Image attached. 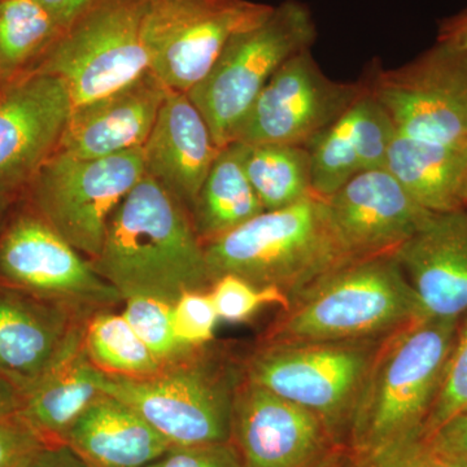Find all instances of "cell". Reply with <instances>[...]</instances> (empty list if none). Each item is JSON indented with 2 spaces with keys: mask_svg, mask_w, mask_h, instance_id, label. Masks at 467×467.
Segmentation results:
<instances>
[{
  "mask_svg": "<svg viewBox=\"0 0 467 467\" xmlns=\"http://www.w3.org/2000/svg\"><path fill=\"white\" fill-rule=\"evenodd\" d=\"M432 450L454 465L467 466V410L425 438Z\"/></svg>",
  "mask_w": 467,
  "mask_h": 467,
  "instance_id": "36",
  "label": "cell"
},
{
  "mask_svg": "<svg viewBox=\"0 0 467 467\" xmlns=\"http://www.w3.org/2000/svg\"><path fill=\"white\" fill-rule=\"evenodd\" d=\"M422 318L467 315V208L434 213L395 252Z\"/></svg>",
  "mask_w": 467,
  "mask_h": 467,
  "instance_id": "18",
  "label": "cell"
},
{
  "mask_svg": "<svg viewBox=\"0 0 467 467\" xmlns=\"http://www.w3.org/2000/svg\"><path fill=\"white\" fill-rule=\"evenodd\" d=\"M88 319L0 284V374L20 395L81 348Z\"/></svg>",
  "mask_w": 467,
  "mask_h": 467,
  "instance_id": "16",
  "label": "cell"
},
{
  "mask_svg": "<svg viewBox=\"0 0 467 467\" xmlns=\"http://www.w3.org/2000/svg\"><path fill=\"white\" fill-rule=\"evenodd\" d=\"M150 3L155 2V0H149Z\"/></svg>",
  "mask_w": 467,
  "mask_h": 467,
  "instance_id": "43",
  "label": "cell"
},
{
  "mask_svg": "<svg viewBox=\"0 0 467 467\" xmlns=\"http://www.w3.org/2000/svg\"><path fill=\"white\" fill-rule=\"evenodd\" d=\"M395 135L389 113L365 88L333 124L306 146L313 193L328 198L356 175L386 167Z\"/></svg>",
  "mask_w": 467,
  "mask_h": 467,
  "instance_id": "21",
  "label": "cell"
},
{
  "mask_svg": "<svg viewBox=\"0 0 467 467\" xmlns=\"http://www.w3.org/2000/svg\"><path fill=\"white\" fill-rule=\"evenodd\" d=\"M45 445L17 414L0 420V467H26Z\"/></svg>",
  "mask_w": 467,
  "mask_h": 467,
  "instance_id": "35",
  "label": "cell"
},
{
  "mask_svg": "<svg viewBox=\"0 0 467 467\" xmlns=\"http://www.w3.org/2000/svg\"><path fill=\"white\" fill-rule=\"evenodd\" d=\"M26 467H90L67 444L45 445Z\"/></svg>",
  "mask_w": 467,
  "mask_h": 467,
  "instance_id": "37",
  "label": "cell"
},
{
  "mask_svg": "<svg viewBox=\"0 0 467 467\" xmlns=\"http://www.w3.org/2000/svg\"><path fill=\"white\" fill-rule=\"evenodd\" d=\"M362 79L396 134L427 142L467 140V50L436 41L404 66H373Z\"/></svg>",
  "mask_w": 467,
  "mask_h": 467,
  "instance_id": "12",
  "label": "cell"
},
{
  "mask_svg": "<svg viewBox=\"0 0 467 467\" xmlns=\"http://www.w3.org/2000/svg\"><path fill=\"white\" fill-rule=\"evenodd\" d=\"M84 348L92 364L107 376L146 378L165 368L122 313L117 315L113 309L100 310L88 319Z\"/></svg>",
  "mask_w": 467,
  "mask_h": 467,
  "instance_id": "28",
  "label": "cell"
},
{
  "mask_svg": "<svg viewBox=\"0 0 467 467\" xmlns=\"http://www.w3.org/2000/svg\"><path fill=\"white\" fill-rule=\"evenodd\" d=\"M384 168L431 213L467 208V140L427 142L396 134Z\"/></svg>",
  "mask_w": 467,
  "mask_h": 467,
  "instance_id": "23",
  "label": "cell"
},
{
  "mask_svg": "<svg viewBox=\"0 0 467 467\" xmlns=\"http://www.w3.org/2000/svg\"><path fill=\"white\" fill-rule=\"evenodd\" d=\"M365 88L364 79H331L319 67L312 48L301 51L288 58L267 82L234 142L306 146Z\"/></svg>",
  "mask_w": 467,
  "mask_h": 467,
  "instance_id": "13",
  "label": "cell"
},
{
  "mask_svg": "<svg viewBox=\"0 0 467 467\" xmlns=\"http://www.w3.org/2000/svg\"><path fill=\"white\" fill-rule=\"evenodd\" d=\"M303 467H358V460L346 445H337L324 456Z\"/></svg>",
  "mask_w": 467,
  "mask_h": 467,
  "instance_id": "40",
  "label": "cell"
},
{
  "mask_svg": "<svg viewBox=\"0 0 467 467\" xmlns=\"http://www.w3.org/2000/svg\"><path fill=\"white\" fill-rule=\"evenodd\" d=\"M106 374L92 364L82 343L70 358L21 395L17 416L46 445L66 444L67 432L103 395Z\"/></svg>",
  "mask_w": 467,
  "mask_h": 467,
  "instance_id": "24",
  "label": "cell"
},
{
  "mask_svg": "<svg viewBox=\"0 0 467 467\" xmlns=\"http://www.w3.org/2000/svg\"><path fill=\"white\" fill-rule=\"evenodd\" d=\"M150 70L112 94L73 107L57 152L98 159L142 149L167 98Z\"/></svg>",
  "mask_w": 467,
  "mask_h": 467,
  "instance_id": "19",
  "label": "cell"
},
{
  "mask_svg": "<svg viewBox=\"0 0 467 467\" xmlns=\"http://www.w3.org/2000/svg\"><path fill=\"white\" fill-rule=\"evenodd\" d=\"M467 410V315L460 319L456 342L448 359L444 378L430 416L427 418L423 438Z\"/></svg>",
  "mask_w": 467,
  "mask_h": 467,
  "instance_id": "31",
  "label": "cell"
},
{
  "mask_svg": "<svg viewBox=\"0 0 467 467\" xmlns=\"http://www.w3.org/2000/svg\"><path fill=\"white\" fill-rule=\"evenodd\" d=\"M73 103L63 79L27 73L0 88V195L18 199L57 150Z\"/></svg>",
  "mask_w": 467,
  "mask_h": 467,
  "instance_id": "14",
  "label": "cell"
},
{
  "mask_svg": "<svg viewBox=\"0 0 467 467\" xmlns=\"http://www.w3.org/2000/svg\"><path fill=\"white\" fill-rule=\"evenodd\" d=\"M66 444L90 467H146L171 448L133 408L107 393L77 420Z\"/></svg>",
  "mask_w": 467,
  "mask_h": 467,
  "instance_id": "22",
  "label": "cell"
},
{
  "mask_svg": "<svg viewBox=\"0 0 467 467\" xmlns=\"http://www.w3.org/2000/svg\"><path fill=\"white\" fill-rule=\"evenodd\" d=\"M124 303L122 316L165 368L198 349L183 346L175 337L171 324L173 304L147 296L129 297Z\"/></svg>",
  "mask_w": 467,
  "mask_h": 467,
  "instance_id": "29",
  "label": "cell"
},
{
  "mask_svg": "<svg viewBox=\"0 0 467 467\" xmlns=\"http://www.w3.org/2000/svg\"><path fill=\"white\" fill-rule=\"evenodd\" d=\"M436 41L467 50V7L456 15L442 18L439 23Z\"/></svg>",
  "mask_w": 467,
  "mask_h": 467,
  "instance_id": "39",
  "label": "cell"
},
{
  "mask_svg": "<svg viewBox=\"0 0 467 467\" xmlns=\"http://www.w3.org/2000/svg\"><path fill=\"white\" fill-rule=\"evenodd\" d=\"M325 201L355 259L393 254L434 214L386 168L356 175Z\"/></svg>",
  "mask_w": 467,
  "mask_h": 467,
  "instance_id": "17",
  "label": "cell"
},
{
  "mask_svg": "<svg viewBox=\"0 0 467 467\" xmlns=\"http://www.w3.org/2000/svg\"><path fill=\"white\" fill-rule=\"evenodd\" d=\"M273 5L248 0H155L143 21L150 70L168 90L189 94L235 34L257 26Z\"/></svg>",
  "mask_w": 467,
  "mask_h": 467,
  "instance_id": "11",
  "label": "cell"
},
{
  "mask_svg": "<svg viewBox=\"0 0 467 467\" xmlns=\"http://www.w3.org/2000/svg\"><path fill=\"white\" fill-rule=\"evenodd\" d=\"M386 337L256 344L244 355V377L308 409L337 444L346 445L359 389Z\"/></svg>",
  "mask_w": 467,
  "mask_h": 467,
  "instance_id": "7",
  "label": "cell"
},
{
  "mask_svg": "<svg viewBox=\"0 0 467 467\" xmlns=\"http://www.w3.org/2000/svg\"><path fill=\"white\" fill-rule=\"evenodd\" d=\"M212 284L234 275L259 287H275L288 299L355 257L337 232L324 198L265 211L204 245Z\"/></svg>",
  "mask_w": 467,
  "mask_h": 467,
  "instance_id": "4",
  "label": "cell"
},
{
  "mask_svg": "<svg viewBox=\"0 0 467 467\" xmlns=\"http://www.w3.org/2000/svg\"><path fill=\"white\" fill-rule=\"evenodd\" d=\"M232 442L245 467H303L342 445L308 409L245 377L234 400Z\"/></svg>",
  "mask_w": 467,
  "mask_h": 467,
  "instance_id": "15",
  "label": "cell"
},
{
  "mask_svg": "<svg viewBox=\"0 0 467 467\" xmlns=\"http://www.w3.org/2000/svg\"><path fill=\"white\" fill-rule=\"evenodd\" d=\"M63 32L39 0H0V88L33 72Z\"/></svg>",
  "mask_w": 467,
  "mask_h": 467,
  "instance_id": "27",
  "label": "cell"
},
{
  "mask_svg": "<svg viewBox=\"0 0 467 467\" xmlns=\"http://www.w3.org/2000/svg\"><path fill=\"white\" fill-rule=\"evenodd\" d=\"M0 284L50 301L88 319L122 297L90 260L23 198L0 218Z\"/></svg>",
  "mask_w": 467,
  "mask_h": 467,
  "instance_id": "8",
  "label": "cell"
},
{
  "mask_svg": "<svg viewBox=\"0 0 467 467\" xmlns=\"http://www.w3.org/2000/svg\"><path fill=\"white\" fill-rule=\"evenodd\" d=\"M238 144L243 168L264 211L287 208L315 195L306 146Z\"/></svg>",
  "mask_w": 467,
  "mask_h": 467,
  "instance_id": "26",
  "label": "cell"
},
{
  "mask_svg": "<svg viewBox=\"0 0 467 467\" xmlns=\"http://www.w3.org/2000/svg\"><path fill=\"white\" fill-rule=\"evenodd\" d=\"M149 0H98L60 34L33 72L63 79L73 107L133 84L150 70L143 43Z\"/></svg>",
  "mask_w": 467,
  "mask_h": 467,
  "instance_id": "9",
  "label": "cell"
},
{
  "mask_svg": "<svg viewBox=\"0 0 467 467\" xmlns=\"http://www.w3.org/2000/svg\"><path fill=\"white\" fill-rule=\"evenodd\" d=\"M21 395L16 387L0 374V420L16 416Z\"/></svg>",
  "mask_w": 467,
  "mask_h": 467,
  "instance_id": "41",
  "label": "cell"
},
{
  "mask_svg": "<svg viewBox=\"0 0 467 467\" xmlns=\"http://www.w3.org/2000/svg\"><path fill=\"white\" fill-rule=\"evenodd\" d=\"M146 467H245L232 441L171 447Z\"/></svg>",
  "mask_w": 467,
  "mask_h": 467,
  "instance_id": "33",
  "label": "cell"
},
{
  "mask_svg": "<svg viewBox=\"0 0 467 467\" xmlns=\"http://www.w3.org/2000/svg\"><path fill=\"white\" fill-rule=\"evenodd\" d=\"M358 460V467H457L445 460L423 436Z\"/></svg>",
  "mask_w": 467,
  "mask_h": 467,
  "instance_id": "34",
  "label": "cell"
},
{
  "mask_svg": "<svg viewBox=\"0 0 467 467\" xmlns=\"http://www.w3.org/2000/svg\"><path fill=\"white\" fill-rule=\"evenodd\" d=\"M457 467H467V466H461V465H457Z\"/></svg>",
  "mask_w": 467,
  "mask_h": 467,
  "instance_id": "44",
  "label": "cell"
},
{
  "mask_svg": "<svg viewBox=\"0 0 467 467\" xmlns=\"http://www.w3.org/2000/svg\"><path fill=\"white\" fill-rule=\"evenodd\" d=\"M221 150L189 95L168 90L142 147L146 174L155 178L190 212Z\"/></svg>",
  "mask_w": 467,
  "mask_h": 467,
  "instance_id": "20",
  "label": "cell"
},
{
  "mask_svg": "<svg viewBox=\"0 0 467 467\" xmlns=\"http://www.w3.org/2000/svg\"><path fill=\"white\" fill-rule=\"evenodd\" d=\"M220 321L211 292H183L173 304L171 324L178 342L190 348H202L214 342Z\"/></svg>",
  "mask_w": 467,
  "mask_h": 467,
  "instance_id": "32",
  "label": "cell"
},
{
  "mask_svg": "<svg viewBox=\"0 0 467 467\" xmlns=\"http://www.w3.org/2000/svg\"><path fill=\"white\" fill-rule=\"evenodd\" d=\"M15 201H16V199H11L7 198V196L0 195V218H2L5 209H7Z\"/></svg>",
  "mask_w": 467,
  "mask_h": 467,
  "instance_id": "42",
  "label": "cell"
},
{
  "mask_svg": "<svg viewBox=\"0 0 467 467\" xmlns=\"http://www.w3.org/2000/svg\"><path fill=\"white\" fill-rule=\"evenodd\" d=\"M317 26L308 5L285 0L257 26L235 34L189 98L220 149L233 143L267 82L288 58L310 50Z\"/></svg>",
  "mask_w": 467,
  "mask_h": 467,
  "instance_id": "6",
  "label": "cell"
},
{
  "mask_svg": "<svg viewBox=\"0 0 467 467\" xmlns=\"http://www.w3.org/2000/svg\"><path fill=\"white\" fill-rule=\"evenodd\" d=\"M209 292L218 318L230 324L248 321L263 306H278L284 309L290 303L287 295L278 288L259 287L234 275L218 276Z\"/></svg>",
  "mask_w": 467,
  "mask_h": 467,
  "instance_id": "30",
  "label": "cell"
},
{
  "mask_svg": "<svg viewBox=\"0 0 467 467\" xmlns=\"http://www.w3.org/2000/svg\"><path fill=\"white\" fill-rule=\"evenodd\" d=\"M90 263L122 300L147 296L174 304L183 292L212 285L189 209L149 174L113 212L100 254Z\"/></svg>",
  "mask_w": 467,
  "mask_h": 467,
  "instance_id": "1",
  "label": "cell"
},
{
  "mask_svg": "<svg viewBox=\"0 0 467 467\" xmlns=\"http://www.w3.org/2000/svg\"><path fill=\"white\" fill-rule=\"evenodd\" d=\"M459 325L420 318L386 337L350 417L346 445L356 459L423 436Z\"/></svg>",
  "mask_w": 467,
  "mask_h": 467,
  "instance_id": "2",
  "label": "cell"
},
{
  "mask_svg": "<svg viewBox=\"0 0 467 467\" xmlns=\"http://www.w3.org/2000/svg\"><path fill=\"white\" fill-rule=\"evenodd\" d=\"M144 174L142 149L98 159L55 152L21 196L91 261L100 254L113 212Z\"/></svg>",
  "mask_w": 467,
  "mask_h": 467,
  "instance_id": "10",
  "label": "cell"
},
{
  "mask_svg": "<svg viewBox=\"0 0 467 467\" xmlns=\"http://www.w3.org/2000/svg\"><path fill=\"white\" fill-rule=\"evenodd\" d=\"M244 356L216 343L155 376H107L103 392L133 408L171 447L232 441L233 409Z\"/></svg>",
  "mask_w": 467,
  "mask_h": 467,
  "instance_id": "5",
  "label": "cell"
},
{
  "mask_svg": "<svg viewBox=\"0 0 467 467\" xmlns=\"http://www.w3.org/2000/svg\"><path fill=\"white\" fill-rule=\"evenodd\" d=\"M61 29L66 30L85 15L98 0H39Z\"/></svg>",
  "mask_w": 467,
  "mask_h": 467,
  "instance_id": "38",
  "label": "cell"
},
{
  "mask_svg": "<svg viewBox=\"0 0 467 467\" xmlns=\"http://www.w3.org/2000/svg\"><path fill=\"white\" fill-rule=\"evenodd\" d=\"M420 301L393 254L359 257L292 296L257 344L389 337L420 319Z\"/></svg>",
  "mask_w": 467,
  "mask_h": 467,
  "instance_id": "3",
  "label": "cell"
},
{
  "mask_svg": "<svg viewBox=\"0 0 467 467\" xmlns=\"http://www.w3.org/2000/svg\"><path fill=\"white\" fill-rule=\"evenodd\" d=\"M263 212L265 211L243 168L239 144H227L209 169L190 208L196 235L202 244H208Z\"/></svg>",
  "mask_w": 467,
  "mask_h": 467,
  "instance_id": "25",
  "label": "cell"
}]
</instances>
